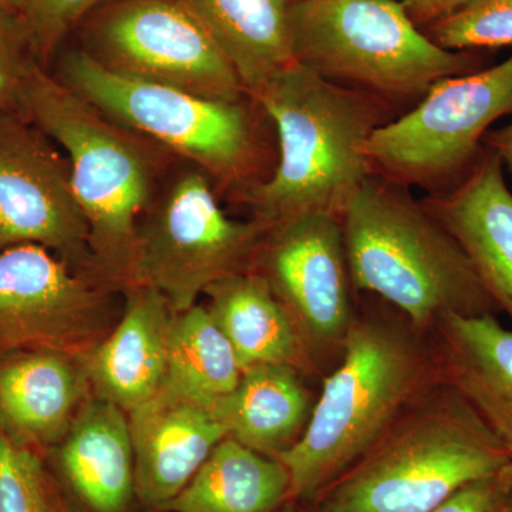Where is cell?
I'll use <instances>...</instances> for the list:
<instances>
[{
  "mask_svg": "<svg viewBox=\"0 0 512 512\" xmlns=\"http://www.w3.org/2000/svg\"><path fill=\"white\" fill-rule=\"evenodd\" d=\"M510 463V448L456 389L440 382L306 505L316 512H429Z\"/></svg>",
  "mask_w": 512,
  "mask_h": 512,
  "instance_id": "4",
  "label": "cell"
},
{
  "mask_svg": "<svg viewBox=\"0 0 512 512\" xmlns=\"http://www.w3.org/2000/svg\"><path fill=\"white\" fill-rule=\"evenodd\" d=\"M55 512H70L69 510H67V508H59V510L55 511Z\"/></svg>",
  "mask_w": 512,
  "mask_h": 512,
  "instance_id": "35",
  "label": "cell"
},
{
  "mask_svg": "<svg viewBox=\"0 0 512 512\" xmlns=\"http://www.w3.org/2000/svg\"><path fill=\"white\" fill-rule=\"evenodd\" d=\"M111 0H25L20 23L40 64L84 19Z\"/></svg>",
  "mask_w": 512,
  "mask_h": 512,
  "instance_id": "27",
  "label": "cell"
},
{
  "mask_svg": "<svg viewBox=\"0 0 512 512\" xmlns=\"http://www.w3.org/2000/svg\"><path fill=\"white\" fill-rule=\"evenodd\" d=\"M419 28L426 29L431 23L446 18L474 0H399Z\"/></svg>",
  "mask_w": 512,
  "mask_h": 512,
  "instance_id": "30",
  "label": "cell"
},
{
  "mask_svg": "<svg viewBox=\"0 0 512 512\" xmlns=\"http://www.w3.org/2000/svg\"><path fill=\"white\" fill-rule=\"evenodd\" d=\"M22 116L66 151L89 244L113 276L131 282L137 218L151 200L157 165L146 141L37 66Z\"/></svg>",
  "mask_w": 512,
  "mask_h": 512,
  "instance_id": "5",
  "label": "cell"
},
{
  "mask_svg": "<svg viewBox=\"0 0 512 512\" xmlns=\"http://www.w3.org/2000/svg\"><path fill=\"white\" fill-rule=\"evenodd\" d=\"M0 248H2V245H0Z\"/></svg>",
  "mask_w": 512,
  "mask_h": 512,
  "instance_id": "36",
  "label": "cell"
},
{
  "mask_svg": "<svg viewBox=\"0 0 512 512\" xmlns=\"http://www.w3.org/2000/svg\"><path fill=\"white\" fill-rule=\"evenodd\" d=\"M423 32L453 52L512 46V0H474Z\"/></svg>",
  "mask_w": 512,
  "mask_h": 512,
  "instance_id": "25",
  "label": "cell"
},
{
  "mask_svg": "<svg viewBox=\"0 0 512 512\" xmlns=\"http://www.w3.org/2000/svg\"><path fill=\"white\" fill-rule=\"evenodd\" d=\"M340 222L353 288L389 302L414 329L501 313L463 248L403 185L373 174Z\"/></svg>",
  "mask_w": 512,
  "mask_h": 512,
  "instance_id": "3",
  "label": "cell"
},
{
  "mask_svg": "<svg viewBox=\"0 0 512 512\" xmlns=\"http://www.w3.org/2000/svg\"><path fill=\"white\" fill-rule=\"evenodd\" d=\"M37 66L42 64L19 18L0 10V110L22 116L23 94Z\"/></svg>",
  "mask_w": 512,
  "mask_h": 512,
  "instance_id": "28",
  "label": "cell"
},
{
  "mask_svg": "<svg viewBox=\"0 0 512 512\" xmlns=\"http://www.w3.org/2000/svg\"><path fill=\"white\" fill-rule=\"evenodd\" d=\"M342 352L301 439L278 457L291 476V503H312L443 382L429 333L406 319L355 318Z\"/></svg>",
  "mask_w": 512,
  "mask_h": 512,
  "instance_id": "2",
  "label": "cell"
},
{
  "mask_svg": "<svg viewBox=\"0 0 512 512\" xmlns=\"http://www.w3.org/2000/svg\"><path fill=\"white\" fill-rule=\"evenodd\" d=\"M60 466L76 494L96 512H123L136 493L130 421L104 399L84 404L60 448Z\"/></svg>",
  "mask_w": 512,
  "mask_h": 512,
  "instance_id": "19",
  "label": "cell"
},
{
  "mask_svg": "<svg viewBox=\"0 0 512 512\" xmlns=\"http://www.w3.org/2000/svg\"><path fill=\"white\" fill-rule=\"evenodd\" d=\"M123 319L96 349L90 377L100 399L133 412L163 387L167 372L170 303L156 289L136 285Z\"/></svg>",
  "mask_w": 512,
  "mask_h": 512,
  "instance_id": "17",
  "label": "cell"
},
{
  "mask_svg": "<svg viewBox=\"0 0 512 512\" xmlns=\"http://www.w3.org/2000/svg\"><path fill=\"white\" fill-rule=\"evenodd\" d=\"M269 227L231 220L198 168L178 175L138 229L131 284L156 289L175 311L210 286L254 269Z\"/></svg>",
  "mask_w": 512,
  "mask_h": 512,
  "instance_id": "9",
  "label": "cell"
},
{
  "mask_svg": "<svg viewBox=\"0 0 512 512\" xmlns=\"http://www.w3.org/2000/svg\"><path fill=\"white\" fill-rule=\"evenodd\" d=\"M281 512H316L309 505L299 503H288L282 508Z\"/></svg>",
  "mask_w": 512,
  "mask_h": 512,
  "instance_id": "33",
  "label": "cell"
},
{
  "mask_svg": "<svg viewBox=\"0 0 512 512\" xmlns=\"http://www.w3.org/2000/svg\"><path fill=\"white\" fill-rule=\"evenodd\" d=\"M254 269L284 303L309 357L312 348H342L356 316L339 218L311 214L272 225Z\"/></svg>",
  "mask_w": 512,
  "mask_h": 512,
  "instance_id": "11",
  "label": "cell"
},
{
  "mask_svg": "<svg viewBox=\"0 0 512 512\" xmlns=\"http://www.w3.org/2000/svg\"><path fill=\"white\" fill-rule=\"evenodd\" d=\"M512 114V55L503 63L434 83L417 106L373 131V174L399 185L457 184L483 153L495 121Z\"/></svg>",
  "mask_w": 512,
  "mask_h": 512,
  "instance_id": "8",
  "label": "cell"
},
{
  "mask_svg": "<svg viewBox=\"0 0 512 512\" xmlns=\"http://www.w3.org/2000/svg\"><path fill=\"white\" fill-rule=\"evenodd\" d=\"M82 50L114 72L222 101L247 96L188 0H111L82 22Z\"/></svg>",
  "mask_w": 512,
  "mask_h": 512,
  "instance_id": "10",
  "label": "cell"
},
{
  "mask_svg": "<svg viewBox=\"0 0 512 512\" xmlns=\"http://www.w3.org/2000/svg\"><path fill=\"white\" fill-rule=\"evenodd\" d=\"M289 32L296 62L387 103L421 99L434 83L485 67L474 50L437 46L399 0H302Z\"/></svg>",
  "mask_w": 512,
  "mask_h": 512,
  "instance_id": "6",
  "label": "cell"
},
{
  "mask_svg": "<svg viewBox=\"0 0 512 512\" xmlns=\"http://www.w3.org/2000/svg\"><path fill=\"white\" fill-rule=\"evenodd\" d=\"M212 319L231 343L242 372L258 365L311 366L295 323L261 272L228 276L207 289Z\"/></svg>",
  "mask_w": 512,
  "mask_h": 512,
  "instance_id": "20",
  "label": "cell"
},
{
  "mask_svg": "<svg viewBox=\"0 0 512 512\" xmlns=\"http://www.w3.org/2000/svg\"><path fill=\"white\" fill-rule=\"evenodd\" d=\"M441 379L512 451V330L497 316L446 315L429 332Z\"/></svg>",
  "mask_w": 512,
  "mask_h": 512,
  "instance_id": "16",
  "label": "cell"
},
{
  "mask_svg": "<svg viewBox=\"0 0 512 512\" xmlns=\"http://www.w3.org/2000/svg\"><path fill=\"white\" fill-rule=\"evenodd\" d=\"M313 404L298 369L258 365L242 372L234 392L218 400L214 410L229 437L256 453L278 458L301 439Z\"/></svg>",
  "mask_w": 512,
  "mask_h": 512,
  "instance_id": "21",
  "label": "cell"
},
{
  "mask_svg": "<svg viewBox=\"0 0 512 512\" xmlns=\"http://www.w3.org/2000/svg\"><path fill=\"white\" fill-rule=\"evenodd\" d=\"M241 375L234 349L208 309L192 305L171 319L161 389L214 407L234 392Z\"/></svg>",
  "mask_w": 512,
  "mask_h": 512,
  "instance_id": "24",
  "label": "cell"
},
{
  "mask_svg": "<svg viewBox=\"0 0 512 512\" xmlns=\"http://www.w3.org/2000/svg\"><path fill=\"white\" fill-rule=\"evenodd\" d=\"M84 393V377L66 352L32 350L0 366V424L9 439L52 443L69 430Z\"/></svg>",
  "mask_w": 512,
  "mask_h": 512,
  "instance_id": "18",
  "label": "cell"
},
{
  "mask_svg": "<svg viewBox=\"0 0 512 512\" xmlns=\"http://www.w3.org/2000/svg\"><path fill=\"white\" fill-rule=\"evenodd\" d=\"M291 503V476L278 458L225 437L183 491L173 512H281Z\"/></svg>",
  "mask_w": 512,
  "mask_h": 512,
  "instance_id": "23",
  "label": "cell"
},
{
  "mask_svg": "<svg viewBox=\"0 0 512 512\" xmlns=\"http://www.w3.org/2000/svg\"><path fill=\"white\" fill-rule=\"evenodd\" d=\"M254 96L296 62L289 13L302 0H188Z\"/></svg>",
  "mask_w": 512,
  "mask_h": 512,
  "instance_id": "22",
  "label": "cell"
},
{
  "mask_svg": "<svg viewBox=\"0 0 512 512\" xmlns=\"http://www.w3.org/2000/svg\"><path fill=\"white\" fill-rule=\"evenodd\" d=\"M0 512H55L39 458L0 431Z\"/></svg>",
  "mask_w": 512,
  "mask_h": 512,
  "instance_id": "26",
  "label": "cell"
},
{
  "mask_svg": "<svg viewBox=\"0 0 512 512\" xmlns=\"http://www.w3.org/2000/svg\"><path fill=\"white\" fill-rule=\"evenodd\" d=\"M23 6H25V0H0V10L16 18L22 15Z\"/></svg>",
  "mask_w": 512,
  "mask_h": 512,
  "instance_id": "32",
  "label": "cell"
},
{
  "mask_svg": "<svg viewBox=\"0 0 512 512\" xmlns=\"http://www.w3.org/2000/svg\"><path fill=\"white\" fill-rule=\"evenodd\" d=\"M423 204L453 235L500 311L512 319V192L497 153L484 147L457 184Z\"/></svg>",
  "mask_w": 512,
  "mask_h": 512,
  "instance_id": "15",
  "label": "cell"
},
{
  "mask_svg": "<svg viewBox=\"0 0 512 512\" xmlns=\"http://www.w3.org/2000/svg\"><path fill=\"white\" fill-rule=\"evenodd\" d=\"M504 512H512V474L510 487H508L507 500H505Z\"/></svg>",
  "mask_w": 512,
  "mask_h": 512,
  "instance_id": "34",
  "label": "cell"
},
{
  "mask_svg": "<svg viewBox=\"0 0 512 512\" xmlns=\"http://www.w3.org/2000/svg\"><path fill=\"white\" fill-rule=\"evenodd\" d=\"M60 76L104 116L187 158L212 183L238 195L256 184L259 140L244 100L205 99L114 72L82 49L64 56Z\"/></svg>",
  "mask_w": 512,
  "mask_h": 512,
  "instance_id": "7",
  "label": "cell"
},
{
  "mask_svg": "<svg viewBox=\"0 0 512 512\" xmlns=\"http://www.w3.org/2000/svg\"><path fill=\"white\" fill-rule=\"evenodd\" d=\"M103 293L37 244L0 251V355L66 352L101 325Z\"/></svg>",
  "mask_w": 512,
  "mask_h": 512,
  "instance_id": "13",
  "label": "cell"
},
{
  "mask_svg": "<svg viewBox=\"0 0 512 512\" xmlns=\"http://www.w3.org/2000/svg\"><path fill=\"white\" fill-rule=\"evenodd\" d=\"M274 121L279 161L268 180L239 194L266 227L323 214L342 218L373 171V131L392 120L387 101L330 82L293 62L249 97Z\"/></svg>",
  "mask_w": 512,
  "mask_h": 512,
  "instance_id": "1",
  "label": "cell"
},
{
  "mask_svg": "<svg viewBox=\"0 0 512 512\" xmlns=\"http://www.w3.org/2000/svg\"><path fill=\"white\" fill-rule=\"evenodd\" d=\"M483 146L497 153L501 163L512 174V123L497 130L488 131L485 134Z\"/></svg>",
  "mask_w": 512,
  "mask_h": 512,
  "instance_id": "31",
  "label": "cell"
},
{
  "mask_svg": "<svg viewBox=\"0 0 512 512\" xmlns=\"http://www.w3.org/2000/svg\"><path fill=\"white\" fill-rule=\"evenodd\" d=\"M136 494L165 507L190 483L228 430L214 407L161 389L130 412Z\"/></svg>",
  "mask_w": 512,
  "mask_h": 512,
  "instance_id": "14",
  "label": "cell"
},
{
  "mask_svg": "<svg viewBox=\"0 0 512 512\" xmlns=\"http://www.w3.org/2000/svg\"><path fill=\"white\" fill-rule=\"evenodd\" d=\"M512 463L503 470L468 483L429 512H504Z\"/></svg>",
  "mask_w": 512,
  "mask_h": 512,
  "instance_id": "29",
  "label": "cell"
},
{
  "mask_svg": "<svg viewBox=\"0 0 512 512\" xmlns=\"http://www.w3.org/2000/svg\"><path fill=\"white\" fill-rule=\"evenodd\" d=\"M35 124L0 110V245L82 252L89 228L74 197L69 163Z\"/></svg>",
  "mask_w": 512,
  "mask_h": 512,
  "instance_id": "12",
  "label": "cell"
}]
</instances>
